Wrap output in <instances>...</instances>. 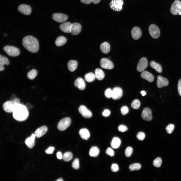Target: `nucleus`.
<instances>
[{"instance_id":"1","label":"nucleus","mask_w":181,"mask_h":181,"mask_svg":"<svg viewBox=\"0 0 181 181\" xmlns=\"http://www.w3.org/2000/svg\"><path fill=\"white\" fill-rule=\"evenodd\" d=\"M22 43L26 49L31 53H36L39 50L38 40L32 36L28 35L24 37L22 39Z\"/></svg>"},{"instance_id":"2","label":"nucleus","mask_w":181,"mask_h":181,"mask_svg":"<svg viewBox=\"0 0 181 181\" xmlns=\"http://www.w3.org/2000/svg\"><path fill=\"white\" fill-rule=\"evenodd\" d=\"M12 113L14 118L19 121L25 120L29 116L28 111L26 107L21 103L17 105Z\"/></svg>"},{"instance_id":"3","label":"nucleus","mask_w":181,"mask_h":181,"mask_svg":"<svg viewBox=\"0 0 181 181\" xmlns=\"http://www.w3.org/2000/svg\"><path fill=\"white\" fill-rule=\"evenodd\" d=\"M3 50L8 55L11 57H16L20 54L19 49L13 46H5L3 48Z\"/></svg>"},{"instance_id":"4","label":"nucleus","mask_w":181,"mask_h":181,"mask_svg":"<svg viewBox=\"0 0 181 181\" xmlns=\"http://www.w3.org/2000/svg\"><path fill=\"white\" fill-rule=\"evenodd\" d=\"M18 104L14 100L9 101L3 104V107L4 110L6 112L13 113Z\"/></svg>"},{"instance_id":"5","label":"nucleus","mask_w":181,"mask_h":181,"mask_svg":"<svg viewBox=\"0 0 181 181\" xmlns=\"http://www.w3.org/2000/svg\"><path fill=\"white\" fill-rule=\"evenodd\" d=\"M71 123L70 118L68 117L64 118L58 122L57 125V128L60 130H64L69 127Z\"/></svg>"},{"instance_id":"6","label":"nucleus","mask_w":181,"mask_h":181,"mask_svg":"<svg viewBox=\"0 0 181 181\" xmlns=\"http://www.w3.org/2000/svg\"><path fill=\"white\" fill-rule=\"evenodd\" d=\"M170 12L173 15H176L181 11V2L175 0L172 3L170 9Z\"/></svg>"},{"instance_id":"7","label":"nucleus","mask_w":181,"mask_h":181,"mask_svg":"<svg viewBox=\"0 0 181 181\" xmlns=\"http://www.w3.org/2000/svg\"><path fill=\"white\" fill-rule=\"evenodd\" d=\"M123 3V0H112L109 4L110 7L113 10L119 11L122 9Z\"/></svg>"},{"instance_id":"8","label":"nucleus","mask_w":181,"mask_h":181,"mask_svg":"<svg viewBox=\"0 0 181 181\" xmlns=\"http://www.w3.org/2000/svg\"><path fill=\"white\" fill-rule=\"evenodd\" d=\"M149 31L151 36L154 38H158L160 35V32L158 27L154 24L151 25L149 27Z\"/></svg>"},{"instance_id":"9","label":"nucleus","mask_w":181,"mask_h":181,"mask_svg":"<svg viewBox=\"0 0 181 181\" xmlns=\"http://www.w3.org/2000/svg\"><path fill=\"white\" fill-rule=\"evenodd\" d=\"M101 67L105 69L110 70L113 68L114 65L112 62L106 58L102 59L100 61Z\"/></svg>"},{"instance_id":"10","label":"nucleus","mask_w":181,"mask_h":181,"mask_svg":"<svg viewBox=\"0 0 181 181\" xmlns=\"http://www.w3.org/2000/svg\"><path fill=\"white\" fill-rule=\"evenodd\" d=\"M148 64V60L146 58L143 57L139 60L137 67V69L139 72H143L147 67Z\"/></svg>"},{"instance_id":"11","label":"nucleus","mask_w":181,"mask_h":181,"mask_svg":"<svg viewBox=\"0 0 181 181\" xmlns=\"http://www.w3.org/2000/svg\"><path fill=\"white\" fill-rule=\"evenodd\" d=\"M52 17L54 21L59 23L64 22L68 18L67 15L61 13H54L53 14Z\"/></svg>"},{"instance_id":"12","label":"nucleus","mask_w":181,"mask_h":181,"mask_svg":"<svg viewBox=\"0 0 181 181\" xmlns=\"http://www.w3.org/2000/svg\"><path fill=\"white\" fill-rule=\"evenodd\" d=\"M78 111L82 116L85 118H89L92 116L91 112L84 105L80 106L78 108Z\"/></svg>"},{"instance_id":"13","label":"nucleus","mask_w":181,"mask_h":181,"mask_svg":"<svg viewBox=\"0 0 181 181\" xmlns=\"http://www.w3.org/2000/svg\"><path fill=\"white\" fill-rule=\"evenodd\" d=\"M141 116L143 119L147 121H150L152 118L151 111L148 108H145L144 109Z\"/></svg>"},{"instance_id":"14","label":"nucleus","mask_w":181,"mask_h":181,"mask_svg":"<svg viewBox=\"0 0 181 181\" xmlns=\"http://www.w3.org/2000/svg\"><path fill=\"white\" fill-rule=\"evenodd\" d=\"M123 91L122 89L119 87H115L112 90V98L114 100L120 99L122 96Z\"/></svg>"},{"instance_id":"15","label":"nucleus","mask_w":181,"mask_h":181,"mask_svg":"<svg viewBox=\"0 0 181 181\" xmlns=\"http://www.w3.org/2000/svg\"><path fill=\"white\" fill-rule=\"evenodd\" d=\"M18 10L20 12L25 15H30L31 11V7L25 4L20 5L18 7Z\"/></svg>"},{"instance_id":"16","label":"nucleus","mask_w":181,"mask_h":181,"mask_svg":"<svg viewBox=\"0 0 181 181\" xmlns=\"http://www.w3.org/2000/svg\"><path fill=\"white\" fill-rule=\"evenodd\" d=\"M157 78L156 83L158 88H160L168 85L169 81L166 78H164L160 75L158 76Z\"/></svg>"},{"instance_id":"17","label":"nucleus","mask_w":181,"mask_h":181,"mask_svg":"<svg viewBox=\"0 0 181 181\" xmlns=\"http://www.w3.org/2000/svg\"><path fill=\"white\" fill-rule=\"evenodd\" d=\"M131 34L132 38L134 40L139 39L142 35V32L140 28L137 26L133 27L132 29Z\"/></svg>"},{"instance_id":"18","label":"nucleus","mask_w":181,"mask_h":181,"mask_svg":"<svg viewBox=\"0 0 181 181\" xmlns=\"http://www.w3.org/2000/svg\"><path fill=\"white\" fill-rule=\"evenodd\" d=\"M81 29L80 24L77 23H74L72 24L70 32L72 35H76L80 33Z\"/></svg>"},{"instance_id":"19","label":"nucleus","mask_w":181,"mask_h":181,"mask_svg":"<svg viewBox=\"0 0 181 181\" xmlns=\"http://www.w3.org/2000/svg\"><path fill=\"white\" fill-rule=\"evenodd\" d=\"M74 85L80 90L84 89L85 87V83L84 80L81 78H77L74 82Z\"/></svg>"},{"instance_id":"20","label":"nucleus","mask_w":181,"mask_h":181,"mask_svg":"<svg viewBox=\"0 0 181 181\" xmlns=\"http://www.w3.org/2000/svg\"><path fill=\"white\" fill-rule=\"evenodd\" d=\"M48 130V128L46 126H42L37 128L35 131L34 134L37 138H40L45 134Z\"/></svg>"},{"instance_id":"21","label":"nucleus","mask_w":181,"mask_h":181,"mask_svg":"<svg viewBox=\"0 0 181 181\" xmlns=\"http://www.w3.org/2000/svg\"><path fill=\"white\" fill-rule=\"evenodd\" d=\"M141 76L142 78L150 82H153L154 80V78L153 75L146 71H143L141 74Z\"/></svg>"},{"instance_id":"22","label":"nucleus","mask_w":181,"mask_h":181,"mask_svg":"<svg viewBox=\"0 0 181 181\" xmlns=\"http://www.w3.org/2000/svg\"><path fill=\"white\" fill-rule=\"evenodd\" d=\"M72 24L68 22H64L60 25V29L64 32L69 33L71 32Z\"/></svg>"},{"instance_id":"23","label":"nucleus","mask_w":181,"mask_h":181,"mask_svg":"<svg viewBox=\"0 0 181 181\" xmlns=\"http://www.w3.org/2000/svg\"><path fill=\"white\" fill-rule=\"evenodd\" d=\"M35 137L34 134H32L30 137L28 138L25 140V144L29 148H32L34 146Z\"/></svg>"},{"instance_id":"24","label":"nucleus","mask_w":181,"mask_h":181,"mask_svg":"<svg viewBox=\"0 0 181 181\" xmlns=\"http://www.w3.org/2000/svg\"><path fill=\"white\" fill-rule=\"evenodd\" d=\"M79 134L81 138L84 140H87L90 136L89 131L85 128L80 129L79 131Z\"/></svg>"},{"instance_id":"25","label":"nucleus","mask_w":181,"mask_h":181,"mask_svg":"<svg viewBox=\"0 0 181 181\" xmlns=\"http://www.w3.org/2000/svg\"><path fill=\"white\" fill-rule=\"evenodd\" d=\"M110 46L109 44L107 42H104L101 44L100 49L102 52L104 54H107L110 51Z\"/></svg>"},{"instance_id":"26","label":"nucleus","mask_w":181,"mask_h":181,"mask_svg":"<svg viewBox=\"0 0 181 181\" xmlns=\"http://www.w3.org/2000/svg\"><path fill=\"white\" fill-rule=\"evenodd\" d=\"M121 143L120 139L118 138L115 137L112 139L111 143V146L113 148L117 149L119 147Z\"/></svg>"},{"instance_id":"27","label":"nucleus","mask_w":181,"mask_h":181,"mask_svg":"<svg viewBox=\"0 0 181 181\" xmlns=\"http://www.w3.org/2000/svg\"><path fill=\"white\" fill-rule=\"evenodd\" d=\"M150 65L151 67L154 69L157 72L160 73L162 72V67L159 63L154 61H152L150 62Z\"/></svg>"},{"instance_id":"28","label":"nucleus","mask_w":181,"mask_h":181,"mask_svg":"<svg viewBox=\"0 0 181 181\" xmlns=\"http://www.w3.org/2000/svg\"><path fill=\"white\" fill-rule=\"evenodd\" d=\"M77 65L76 61L71 60L68 62L67 66L68 69L70 71L73 72L77 68Z\"/></svg>"},{"instance_id":"29","label":"nucleus","mask_w":181,"mask_h":181,"mask_svg":"<svg viewBox=\"0 0 181 181\" xmlns=\"http://www.w3.org/2000/svg\"><path fill=\"white\" fill-rule=\"evenodd\" d=\"M95 75L96 78L98 80L103 79L105 76V74L101 69L97 68L95 70Z\"/></svg>"},{"instance_id":"30","label":"nucleus","mask_w":181,"mask_h":181,"mask_svg":"<svg viewBox=\"0 0 181 181\" xmlns=\"http://www.w3.org/2000/svg\"><path fill=\"white\" fill-rule=\"evenodd\" d=\"M99 152V150L97 147L93 146L89 151V154L91 157H96L98 155Z\"/></svg>"},{"instance_id":"31","label":"nucleus","mask_w":181,"mask_h":181,"mask_svg":"<svg viewBox=\"0 0 181 181\" xmlns=\"http://www.w3.org/2000/svg\"><path fill=\"white\" fill-rule=\"evenodd\" d=\"M67 40L65 37L63 36H60L58 37L56 39L55 43L57 46H60L65 44Z\"/></svg>"},{"instance_id":"32","label":"nucleus","mask_w":181,"mask_h":181,"mask_svg":"<svg viewBox=\"0 0 181 181\" xmlns=\"http://www.w3.org/2000/svg\"><path fill=\"white\" fill-rule=\"evenodd\" d=\"M96 78L95 74L92 72L87 73L84 76L85 80L89 82H91L94 81Z\"/></svg>"},{"instance_id":"33","label":"nucleus","mask_w":181,"mask_h":181,"mask_svg":"<svg viewBox=\"0 0 181 181\" xmlns=\"http://www.w3.org/2000/svg\"><path fill=\"white\" fill-rule=\"evenodd\" d=\"M37 75V71L35 69H32L28 72L27 74L28 78L32 80L35 78Z\"/></svg>"},{"instance_id":"34","label":"nucleus","mask_w":181,"mask_h":181,"mask_svg":"<svg viewBox=\"0 0 181 181\" xmlns=\"http://www.w3.org/2000/svg\"><path fill=\"white\" fill-rule=\"evenodd\" d=\"M72 157V154L70 152H66L63 155V160L66 162L68 161L71 160Z\"/></svg>"},{"instance_id":"35","label":"nucleus","mask_w":181,"mask_h":181,"mask_svg":"<svg viewBox=\"0 0 181 181\" xmlns=\"http://www.w3.org/2000/svg\"><path fill=\"white\" fill-rule=\"evenodd\" d=\"M9 64V61L8 58L0 55V65L4 66V65H8Z\"/></svg>"},{"instance_id":"36","label":"nucleus","mask_w":181,"mask_h":181,"mask_svg":"<svg viewBox=\"0 0 181 181\" xmlns=\"http://www.w3.org/2000/svg\"><path fill=\"white\" fill-rule=\"evenodd\" d=\"M129 168L131 171L135 170H139L141 168V165L139 163H135L130 165Z\"/></svg>"},{"instance_id":"37","label":"nucleus","mask_w":181,"mask_h":181,"mask_svg":"<svg viewBox=\"0 0 181 181\" xmlns=\"http://www.w3.org/2000/svg\"><path fill=\"white\" fill-rule=\"evenodd\" d=\"M140 104L141 103L140 101L138 99H135L132 102L131 104V106L133 109H137L139 108Z\"/></svg>"},{"instance_id":"38","label":"nucleus","mask_w":181,"mask_h":181,"mask_svg":"<svg viewBox=\"0 0 181 181\" xmlns=\"http://www.w3.org/2000/svg\"><path fill=\"white\" fill-rule=\"evenodd\" d=\"M162 163L161 159L160 157H158L153 161V164L154 166L158 168L161 166Z\"/></svg>"},{"instance_id":"39","label":"nucleus","mask_w":181,"mask_h":181,"mask_svg":"<svg viewBox=\"0 0 181 181\" xmlns=\"http://www.w3.org/2000/svg\"><path fill=\"white\" fill-rule=\"evenodd\" d=\"M72 166L74 169H77L79 167V160L78 159L76 158L75 159L73 162Z\"/></svg>"},{"instance_id":"40","label":"nucleus","mask_w":181,"mask_h":181,"mask_svg":"<svg viewBox=\"0 0 181 181\" xmlns=\"http://www.w3.org/2000/svg\"><path fill=\"white\" fill-rule=\"evenodd\" d=\"M133 151V149L131 147H127L125 151V154L126 156L127 157H130Z\"/></svg>"},{"instance_id":"41","label":"nucleus","mask_w":181,"mask_h":181,"mask_svg":"<svg viewBox=\"0 0 181 181\" xmlns=\"http://www.w3.org/2000/svg\"><path fill=\"white\" fill-rule=\"evenodd\" d=\"M104 94L106 97L107 98H112V90L110 88H107Z\"/></svg>"},{"instance_id":"42","label":"nucleus","mask_w":181,"mask_h":181,"mask_svg":"<svg viewBox=\"0 0 181 181\" xmlns=\"http://www.w3.org/2000/svg\"><path fill=\"white\" fill-rule=\"evenodd\" d=\"M174 128V124H170L167 125L166 128V129L167 133L169 134L172 133Z\"/></svg>"},{"instance_id":"43","label":"nucleus","mask_w":181,"mask_h":181,"mask_svg":"<svg viewBox=\"0 0 181 181\" xmlns=\"http://www.w3.org/2000/svg\"><path fill=\"white\" fill-rule=\"evenodd\" d=\"M145 137V134L142 132H139L137 135V138L138 139L141 141L143 140L144 139Z\"/></svg>"},{"instance_id":"44","label":"nucleus","mask_w":181,"mask_h":181,"mask_svg":"<svg viewBox=\"0 0 181 181\" xmlns=\"http://www.w3.org/2000/svg\"><path fill=\"white\" fill-rule=\"evenodd\" d=\"M121 114L124 115L127 114L129 111V109L128 107L126 106H124L122 107L120 109Z\"/></svg>"},{"instance_id":"45","label":"nucleus","mask_w":181,"mask_h":181,"mask_svg":"<svg viewBox=\"0 0 181 181\" xmlns=\"http://www.w3.org/2000/svg\"><path fill=\"white\" fill-rule=\"evenodd\" d=\"M106 154L111 157L113 156L114 155V152L111 148H108L106 151Z\"/></svg>"},{"instance_id":"46","label":"nucleus","mask_w":181,"mask_h":181,"mask_svg":"<svg viewBox=\"0 0 181 181\" xmlns=\"http://www.w3.org/2000/svg\"><path fill=\"white\" fill-rule=\"evenodd\" d=\"M119 131L121 132H124L128 130L127 127L123 125H119L118 127Z\"/></svg>"},{"instance_id":"47","label":"nucleus","mask_w":181,"mask_h":181,"mask_svg":"<svg viewBox=\"0 0 181 181\" xmlns=\"http://www.w3.org/2000/svg\"><path fill=\"white\" fill-rule=\"evenodd\" d=\"M111 169L112 172H116L119 170L118 166L116 164H113L111 166Z\"/></svg>"},{"instance_id":"48","label":"nucleus","mask_w":181,"mask_h":181,"mask_svg":"<svg viewBox=\"0 0 181 181\" xmlns=\"http://www.w3.org/2000/svg\"><path fill=\"white\" fill-rule=\"evenodd\" d=\"M55 150V148L53 147H50L45 151V152L48 154H52Z\"/></svg>"},{"instance_id":"49","label":"nucleus","mask_w":181,"mask_h":181,"mask_svg":"<svg viewBox=\"0 0 181 181\" xmlns=\"http://www.w3.org/2000/svg\"><path fill=\"white\" fill-rule=\"evenodd\" d=\"M102 115L104 117H107L109 116L110 114V112L108 109L105 110L102 113Z\"/></svg>"},{"instance_id":"50","label":"nucleus","mask_w":181,"mask_h":181,"mask_svg":"<svg viewBox=\"0 0 181 181\" xmlns=\"http://www.w3.org/2000/svg\"><path fill=\"white\" fill-rule=\"evenodd\" d=\"M177 89L178 93L180 96H181V79H180L178 81Z\"/></svg>"},{"instance_id":"51","label":"nucleus","mask_w":181,"mask_h":181,"mask_svg":"<svg viewBox=\"0 0 181 181\" xmlns=\"http://www.w3.org/2000/svg\"><path fill=\"white\" fill-rule=\"evenodd\" d=\"M81 2L85 4H89L92 2V0H80Z\"/></svg>"},{"instance_id":"52","label":"nucleus","mask_w":181,"mask_h":181,"mask_svg":"<svg viewBox=\"0 0 181 181\" xmlns=\"http://www.w3.org/2000/svg\"><path fill=\"white\" fill-rule=\"evenodd\" d=\"M57 158L59 159H61L63 158V155L60 152H58L57 154Z\"/></svg>"},{"instance_id":"53","label":"nucleus","mask_w":181,"mask_h":181,"mask_svg":"<svg viewBox=\"0 0 181 181\" xmlns=\"http://www.w3.org/2000/svg\"><path fill=\"white\" fill-rule=\"evenodd\" d=\"M101 0H92V2L94 4H97L100 2Z\"/></svg>"},{"instance_id":"54","label":"nucleus","mask_w":181,"mask_h":181,"mask_svg":"<svg viewBox=\"0 0 181 181\" xmlns=\"http://www.w3.org/2000/svg\"><path fill=\"white\" fill-rule=\"evenodd\" d=\"M5 69V67L4 66L0 65V71H2Z\"/></svg>"},{"instance_id":"55","label":"nucleus","mask_w":181,"mask_h":181,"mask_svg":"<svg viewBox=\"0 0 181 181\" xmlns=\"http://www.w3.org/2000/svg\"><path fill=\"white\" fill-rule=\"evenodd\" d=\"M141 93L142 94V95L143 96H145L146 94L144 90L142 91Z\"/></svg>"},{"instance_id":"56","label":"nucleus","mask_w":181,"mask_h":181,"mask_svg":"<svg viewBox=\"0 0 181 181\" xmlns=\"http://www.w3.org/2000/svg\"><path fill=\"white\" fill-rule=\"evenodd\" d=\"M63 179L61 178H60L56 180L57 181H63Z\"/></svg>"},{"instance_id":"57","label":"nucleus","mask_w":181,"mask_h":181,"mask_svg":"<svg viewBox=\"0 0 181 181\" xmlns=\"http://www.w3.org/2000/svg\"><path fill=\"white\" fill-rule=\"evenodd\" d=\"M179 14L180 15H181V11L179 13Z\"/></svg>"}]
</instances>
